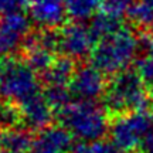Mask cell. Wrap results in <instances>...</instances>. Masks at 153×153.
<instances>
[{
    "label": "cell",
    "instance_id": "obj_13",
    "mask_svg": "<svg viewBox=\"0 0 153 153\" xmlns=\"http://www.w3.org/2000/svg\"><path fill=\"white\" fill-rule=\"evenodd\" d=\"M16 30H19V24H17V23L11 24V22L9 23V30H7V31H16ZM6 37H9V33H7V36H6L4 27H1V30H0V44H1V48H3V50H7V38H6ZM11 38H13V40H16V38H17L16 34H13V36H11Z\"/></svg>",
    "mask_w": 153,
    "mask_h": 153
},
{
    "label": "cell",
    "instance_id": "obj_9",
    "mask_svg": "<svg viewBox=\"0 0 153 153\" xmlns=\"http://www.w3.org/2000/svg\"><path fill=\"white\" fill-rule=\"evenodd\" d=\"M45 9H34L36 16L43 22H54V19L61 14V3L58 0H45Z\"/></svg>",
    "mask_w": 153,
    "mask_h": 153
},
{
    "label": "cell",
    "instance_id": "obj_1",
    "mask_svg": "<svg viewBox=\"0 0 153 153\" xmlns=\"http://www.w3.org/2000/svg\"><path fill=\"white\" fill-rule=\"evenodd\" d=\"M135 47L136 41L128 31H119L111 37H106L95 50V67L105 71H115L131 61Z\"/></svg>",
    "mask_w": 153,
    "mask_h": 153
},
{
    "label": "cell",
    "instance_id": "obj_3",
    "mask_svg": "<svg viewBox=\"0 0 153 153\" xmlns=\"http://www.w3.org/2000/svg\"><path fill=\"white\" fill-rule=\"evenodd\" d=\"M140 78L135 74L125 72L111 84L106 99L112 109H133L143 102V89Z\"/></svg>",
    "mask_w": 153,
    "mask_h": 153
},
{
    "label": "cell",
    "instance_id": "obj_2",
    "mask_svg": "<svg viewBox=\"0 0 153 153\" xmlns=\"http://www.w3.org/2000/svg\"><path fill=\"white\" fill-rule=\"evenodd\" d=\"M64 122L75 135L87 139L98 137L105 129L104 115L91 104H76L64 112Z\"/></svg>",
    "mask_w": 153,
    "mask_h": 153
},
{
    "label": "cell",
    "instance_id": "obj_4",
    "mask_svg": "<svg viewBox=\"0 0 153 153\" xmlns=\"http://www.w3.org/2000/svg\"><path fill=\"white\" fill-rule=\"evenodd\" d=\"M153 126L152 118L146 114H133L120 120L114 129V140L119 149H131L146 137Z\"/></svg>",
    "mask_w": 153,
    "mask_h": 153
},
{
    "label": "cell",
    "instance_id": "obj_8",
    "mask_svg": "<svg viewBox=\"0 0 153 153\" xmlns=\"http://www.w3.org/2000/svg\"><path fill=\"white\" fill-rule=\"evenodd\" d=\"M26 112L28 116V122L34 126H40L48 120V109L44 104L33 102V104H30V106H27Z\"/></svg>",
    "mask_w": 153,
    "mask_h": 153
},
{
    "label": "cell",
    "instance_id": "obj_14",
    "mask_svg": "<svg viewBox=\"0 0 153 153\" xmlns=\"http://www.w3.org/2000/svg\"><path fill=\"white\" fill-rule=\"evenodd\" d=\"M152 104H153V91H152Z\"/></svg>",
    "mask_w": 153,
    "mask_h": 153
},
{
    "label": "cell",
    "instance_id": "obj_5",
    "mask_svg": "<svg viewBox=\"0 0 153 153\" xmlns=\"http://www.w3.org/2000/svg\"><path fill=\"white\" fill-rule=\"evenodd\" d=\"M71 143V139L64 131L53 129L41 133L34 142V153H64Z\"/></svg>",
    "mask_w": 153,
    "mask_h": 153
},
{
    "label": "cell",
    "instance_id": "obj_10",
    "mask_svg": "<svg viewBox=\"0 0 153 153\" xmlns=\"http://www.w3.org/2000/svg\"><path fill=\"white\" fill-rule=\"evenodd\" d=\"M28 139L22 133H11L4 139L6 153H22L28 148Z\"/></svg>",
    "mask_w": 153,
    "mask_h": 153
},
{
    "label": "cell",
    "instance_id": "obj_11",
    "mask_svg": "<svg viewBox=\"0 0 153 153\" xmlns=\"http://www.w3.org/2000/svg\"><path fill=\"white\" fill-rule=\"evenodd\" d=\"M97 4V0H68V7L74 16H88Z\"/></svg>",
    "mask_w": 153,
    "mask_h": 153
},
{
    "label": "cell",
    "instance_id": "obj_7",
    "mask_svg": "<svg viewBox=\"0 0 153 153\" xmlns=\"http://www.w3.org/2000/svg\"><path fill=\"white\" fill-rule=\"evenodd\" d=\"M132 17L145 26H153V0H139L132 9Z\"/></svg>",
    "mask_w": 153,
    "mask_h": 153
},
{
    "label": "cell",
    "instance_id": "obj_12",
    "mask_svg": "<svg viewBox=\"0 0 153 153\" xmlns=\"http://www.w3.org/2000/svg\"><path fill=\"white\" fill-rule=\"evenodd\" d=\"M139 71H140V78L145 81L153 84V45L149 48L146 55L139 61Z\"/></svg>",
    "mask_w": 153,
    "mask_h": 153
},
{
    "label": "cell",
    "instance_id": "obj_6",
    "mask_svg": "<svg viewBox=\"0 0 153 153\" xmlns=\"http://www.w3.org/2000/svg\"><path fill=\"white\" fill-rule=\"evenodd\" d=\"M72 91L78 95V97H94L95 94L99 91L101 88V78H99L98 72L94 70L88 68L81 71L78 75L74 78V84H72Z\"/></svg>",
    "mask_w": 153,
    "mask_h": 153
}]
</instances>
